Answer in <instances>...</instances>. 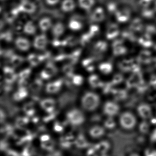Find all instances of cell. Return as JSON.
I'll return each instance as SVG.
<instances>
[{
	"instance_id": "6125c7cd",
	"label": "cell",
	"mask_w": 156,
	"mask_h": 156,
	"mask_svg": "<svg viewBox=\"0 0 156 156\" xmlns=\"http://www.w3.org/2000/svg\"><path fill=\"white\" fill-rule=\"evenodd\" d=\"M152 7H153V9H154L156 13V0H155V2H154V4H153Z\"/></svg>"
},
{
	"instance_id": "db71d44e",
	"label": "cell",
	"mask_w": 156,
	"mask_h": 156,
	"mask_svg": "<svg viewBox=\"0 0 156 156\" xmlns=\"http://www.w3.org/2000/svg\"><path fill=\"white\" fill-rule=\"evenodd\" d=\"M145 156H156V150L148 149L145 151Z\"/></svg>"
},
{
	"instance_id": "cb8c5ba5",
	"label": "cell",
	"mask_w": 156,
	"mask_h": 156,
	"mask_svg": "<svg viewBox=\"0 0 156 156\" xmlns=\"http://www.w3.org/2000/svg\"><path fill=\"white\" fill-rule=\"evenodd\" d=\"M23 32L27 35H34L36 32V27L32 21L27 22L23 26Z\"/></svg>"
},
{
	"instance_id": "be15d7a7",
	"label": "cell",
	"mask_w": 156,
	"mask_h": 156,
	"mask_svg": "<svg viewBox=\"0 0 156 156\" xmlns=\"http://www.w3.org/2000/svg\"><path fill=\"white\" fill-rule=\"evenodd\" d=\"M129 156H140L139 154H138L136 153H132L131 154L129 155Z\"/></svg>"
},
{
	"instance_id": "e0dca14e",
	"label": "cell",
	"mask_w": 156,
	"mask_h": 156,
	"mask_svg": "<svg viewBox=\"0 0 156 156\" xmlns=\"http://www.w3.org/2000/svg\"><path fill=\"white\" fill-rule=\"evenodd\" d=\"M20 9V11L24 13L32 14L36 11V7L33 2L26 0L22 2Z\"/></svg>"
},
{
	"instance_id": "bcb514c9",
	"label": "cell",
	"mask_w": 156,
	"mask_h": 156,
	"mask_svg": "<svg viewBox=\"0 0 156 156\" xmlns=\"http://www.w3.org/2000/svg\"><path fill=\"white\" fill-rule=\"evenodd\" d=\"M112 118L109 117L105 122V126L107 128H113L115 126V122Z\"/></svg>"
},
{
	"instance_id": "8d00e7d4",
	"label": "cell",
	"mask_w": 156,
	"mask_h": 156,
	"mask_svg": "<svg viewBox=\"0 0 156 156\" xmlns=\"http://www.w3.org/2000/svg\"><path fill=\"white\" fill-rule=\"evenodd\" d=\"M29 121V119L27 117H19L16 119V126L19 128L23 129L25 127V125L28 124Z\"/></svg>"
},
{
	"instance_id": "681fc988",
	"label": "cell",
	"mask_w": 156,
	"mask_h": 156,
	"mask_svg": "<svg viewBox=\"0 0 156 156\" xmlns=\"http://www.w3.org/2000/svg\"><path fill=\"white\" fill-rule=\"evenodd\" d=\"M98 31H99L98 27L96 26V25H94V26H92L90 27V30H89L88 33L90 34V35L93 38L98 33Z\"/></svg>"
},
{
	"instance_id": "91938a15",
	"label": "cell",
	"mask_w": 156,
	"mask_h": 156,
	"mask_svg": "<svg viewBox=\"0 0 156 156\" xmlns=\"http://www.w3.org/2000/svg\"><path fill=\"white\" fill-rule=\"evenodd\" d=\"M122 76H120V75H118V79L117 78V76L115 77V80H114V81H115V82H116V83H117V82L118 83V82H120V81L122 80Z\"/></svg>"
},
{
	"instance_id": "7dc6e473",
	"label": "cell",
	"mask_w": 156,
	"mask_h": 156,
	"mask_svg": "<svg viewBox=\"0 0 156 156\" xmlns=\"http://www.w3.org/2000/svg\"><path fill=\"white\" fill-rule=\"evenodd\" d=\"M139 129L140 132L143 133H147L148 132L149 126L147 122L144 121L140 125Z\"/></svg>"
},
{
	"instance_id": "8fae6325",
	"label": "cell",
	"mask_w": 156,
	"mask_h": 156,
	"mask_svg": "<svg viewBox=\"0 0 156 156\" xmlns=\"http://www.w3.org/2000/svg\"><path fill=\"white\" fill-rule=\"evenodd\" d=\"M64 80L62 79L50 82L46 85L45 90L48 94H54L58 93L62 86Z\"/></svg>"
},
{
	"instance_id": "f35d334b",
	"label": "cell",
	"mask_w": 156,
	"mask_h": 156,
	"mask_svg": "<svg viewBox=\"0 0 156 156\" xmlns=\"http://www.w3.org/2000/svg\"><path fill=\"white\" fill-rule=\"evenodd\" d=\"M92 38V36L88 32L87 33H85L82 35L80 40H79V42H80L82 46L84 47V46L88 45V43L91 41Z\"/></svg>"
},
{
	"instance_id": "ac0fdd59",
	"label": "cell",
	"mask_w": 156,
	"mask_h": 156,
	"mask_svg": "<svg viewBox=\"0 0 156 156\" xmlns=\"http://www.w3.org/2000/svg\"><path fill=\"white\" fill-rule=\"evenodd\" d=\"M76 3L74 0H63L61 2V8L65 13H69L74 10Z\"/></svg>"
},
{
	"instance_id": "f5cc1de1",
	"label": "cell",
	"mask_w": 156,
	"mask_h": 156,
	"mask_svg": "<svg viewBox=\"0 0 156 156\" xmlns=\"http://www.w3.org/2000/svg\"><path fill=\"white\" fill-rule=\"evenodd\" d=\"M34 149L31 146L27 147L25 149L23 155L25 156H30L33 153Z\"/></svg>"
},
{
	"instance_id": "9c48e42d",
	"label": "cell",
	"mask_w": 156,
	"mask_h": 156,
	"mask_svg": "<svg viewBox=\"0 0 156 156\" xmlns=\"http://www.w3.org/2000/svg\"><path fill=\"white\" fill-rule=\"evenodd\" d=\"M107 11L102 7H97L94 9L91 16V19L93 22L97 23L104 21L105 19Z\"/></svg>"
},
{
	"instance_id": "5b68a950",
	"label": "cell",
	"mask_w": 156,
	"mask_h": 156,
	"mask_svg": "<svg viewBox=\"0 0 156 156\" xmlns=\"http://www.w3.org/2000/svg\"><path fill=\"white\" fill-rule=\"evenodd\" d=\"M58 71V69L54 63L52 62H49L41 72L40 76L42 79L48 80L56 75Z\"/></svg>"
},
{
	"instance_id": "f907efd6",
	"label": "cell",
	"mask_w": 156,
	"mask_h": 156,
	"mask_svg": "<svg viewBox=\"0 0 156 156\" xmlns=\"http://www.w3.org/2000/svg\"><path fill=\"white\" fill-rule=\"evenodd\" d=\"M4 85V84H3ZM3 89L5 93H8L11 92L13 89V87L12 86V84H8V83H5V84L3 85Z\"/></svg>"
},
{
	"instance_id": "11a10c76",
	"label": "cell",
	"mask_w": 156,
	"mask_h": 156,
	"mask_svg": "<svg viewBox=\"0 0 156 156\" xmlns=\"http://www.w3.org/2000/svg\"><path fill=\"white\" fill-rule=\"evenodd\" d=\"M115 52L117 54H122L124 53L125 52V48L120 46V47H116L115 48Z\"/></svg>"
},
{
	"instance_id": "8992f818",
	"label": "cell",
	"mask_w": 156,
	"mask_h": 156,
	"mask_svg": "<svg viewBox=\"0 0 156 156\" xmlns=\"http://www.w3.org/2000/svg\"><path fill=\"white\" fill-rule=\"evenodd\" d=\"M132 12L127 7L119 8L115 14L117 21L120 23H125L128 21L131 18Z\"/></svg>"
},
{
	"instance_id": "7a4b0ae2",
	"label": "cell",
	"mask_w": 156,
	"mask_h": 156,
	"mask_svg": "<svg viewBox=\"0 0 156 156\" xmlns=\"http://www.w3.org/2000/svg\"><path fill=\"white\" fill-rule=\"evenodd\" d=\"M77 90H71L62 94L58 98L57 104L59 108H65L75 103L77 99Z\"/></svg>"
},
{
	"instance_id": "7bdbcfd3",
	"label": "cell",
	"mask_w": 156,
	"mask_h": 156,
	"mask_svg": "<svg viewBox=\"0 0 156 156\" xmlns=\"http://www.w3.org/2000/svg\"><path fill=\"white\" fill-rule=\"evenodd\" d=\"M65 39L66 42V46H70V47H73L75 46L79 42V40H78L77 39L73 36H69Z\"/></svg>"
},
{
	"instance_id": "52a82bcc",
	"label": "cell",
	"mask_w": 156,
	"mask_h": 156,
	"mask_svg": "<svg viewBox=\"0 0 156 156\" xmlns=\"http://www.w3.org/2000/svg\"><path fill=\"white\" fill-rule=\"evenodd\" d=\"M50 59V55L47 52L43 54L31 53L28 55L27 60L31 66L36 67L44 61Z\"/></svg>"
},
{
	"instance_id": "680465c9",
	"label": "cell",
	"mask_w": 156,
	"mask_h": 156,
	"mask_svg": "<svg viewBox=\"0 0 156 156\" xmlns=\"http://www.w3.org/2000/svg\"><path fill=\"white\" fill-rule=\"evenodd\" d=\"M6 113H5V111L2 109H1V120L2 122L6 118Z\"/></svg>"
},
{
	"instance_id": "3957f363",
	"label": "cell",
	"mask_w": 156,
	"mask_h": 156,
	"mask_svg": "<svg viewBox=\"0 0 156 156\" xmlns=\"http://www.w3.org/2000/svg\"><path fill=\"white\" fill-rule=\"evenodd\" d=\"M120 127L126 130H131L136 126L137 120L135 115L129 111L123 112L119 117Z\"/></svg>"
},
{
	"instance_id": "d4e9b609",
	"label": "cell",
	"mask_w": 156,
	"mask_h": 156,
	"mask_svg": "<svg viewBox=\"0 0 156 156\" xmlns=\"http://www.w3.org/2000/svg\"><path fill=\"white\" fill-rule=\"evenodd\" d=\"M88 82L91 87L98 88L103 86V83L99 77L95 74H92L88 78Z\"/></svg>"
},
{
	"instance_id": "60d3db41",
	"label": "cell",
	"mask_w": 156,
	"mask_h": 156,
	"mask_svg": "<svg viewBox=\"0 0 156 156\" xmlns=\"http://www.w3.org/2000/svg\"><path fill=\"white\" fill-rule=\"evenodd\" d=\"M1 39L8 42H10L13 40V35L10 31H6L1 34Z\"/></svg>"
},
{
	"instance_id": "9a60e30c",
	"label": "cell",
	"mask_w": 156,
	"mask_h": 156,
	"mask_svg": "<svg viewBox=\"0 0 156 156\" xmlns=\"http://www.w3.org/2000/svg\"><path fill=\"white\" fill-rule=\"evenodd\" d=\"M68 28L73 31H78L83 29V23L82 19L77 16H74L69 20Z\"/></svg>"
},
{
	"instance_id": "ee69618b",
	"label": "cell",
	"mask_w": 156,
	"mask_h": 156,
	"mask_svg": "<svg viewBox=\"0 0 156 156\" xmlns=\"http://www.w3.org/2000/svg\"><path fill=\"white\" fill-rule=\"evenodd\" d=\"M14 54L15 53H14V51L11 49H9L5 50H3V51L2 49L1 52V55L3 56L5 59H9V60Z\"/></svg>"
},
{
	"instance_id": "7402d4cb",
	"label": "cell",
	"mask_w": 156,
	"mask_h": 156,
	"mask_svg": "<svg viewBox=\"0 0 156 156\" xmlns=\"http://www.w3.org/2000/svg\"><path fill=\"white\" fill-rule=\"evenodd\" d=\"M39 27L43 32L47 31L52 27L51 20L48 17L42 18L39 21Z\"/></svg>"
},
{
	"instance_id": "b9f144b4",
	"label": "cell",
	"mask_w": 156,
	"mask_h": 156,
	"mask_svg": "<svg viewBox=\"0 0 156 156\" xmlns=\"http://www.w3.org/2000/svg\"><path fill=\"white\" fill-rule=\"evenodd\" d=\"M83 78L81 75L79 74H74L73 76V82L74 86H81L83 83Z\"/></svg>"
},
{
	"instance_id": "d590c367",
	"label": "cell",
	"mask_w": 156,
	"mask_h": 156,
	"mask_svg": "<svg viewBox=\"0 0 156 156\" xmlns=\"http://www.w3.org/2000/svg\"><path fill=\"white\" fill-rule=\"evenodd\" d=\"M155 0H137V5L140 9L152 7Z\"/></svg>"
},
{
	"instance_id": "603a6c76",
	"label": "cell",
	"mask_w": 156,
	"mask_h": 156,
	"mask_svg": "<svg viewBox=\"0 0 156 156\" xmlns=\"http://www.w3.org/2000/svg\"><path fill=\"white\" fill-rule=\"evenodd\" d=\"M43 87V82L40 78L34 80L29 86L30 90L33 93L37 94L41 90Z\"/></svg>"
},
{
	"instance_id": "f546056e",
	"label": "cell",
	"mask_w": 156,
	"mask_h": 156,
	"mask_svg": "<svg viewBox=\"0 0 156 156\" xmlns=\"http://www.w3.org/2000/svg\"><path fill=\"white\" fill-rule=\"evenodd\" d=\"M119 32V29L115 24H111L108 28L106 36L108 39H112L117 36Z\"/></svg>"
},
{
	"instance_id": "d6a6232c",
	"label": "cell",
	"mask_w": 156,
	"mask_h": 156,
	"mask_svg": "<svg viewBox=\"0 0 156 156\" xmlns=\"http://www.w3.org/2000/svg\"><path fill=\"white\" fill-rule=\"evenodd\" d=\"M9 61L13 67H19L24 62V59L22 56L14 54L10 59Z\"/></svg>"
},
{
	"instance_id": "f1b7e54d",
	"label": "cell",
	"mask_w": 156,
	"mask_h": 156,
	"mask_svg": "<svg viewBox=\"0 0 156 156\" xmlns=\"http://www.w3.org/2000/svg\"><path fill=\"white\" fill-rule=\"evenodd\" d=\"M81 53H82V50L81 49H79L74 51L70 54H68L67 60L69 61L70 63L73 65H74L76 63H77L80 58Z\"/></svg>"
},
{
	"instance_id": "816d5d0a",
	"label": "cell",
	"mask_w": 156,
	"mask_h": 156,
	"mask_svg": "<svg viewBox=\"0 0 156 156\" xmlns=\"http://www.w3.org/2000/svg\"><path fill=\"white\" fill-rule=\"evenodd\" d=\"M28 85V79H20L18 81L19 87H26Z\"/></svg>"
},
{
	"instance_id": "ffe728a7",
	"label": "cell",
	"mask_w": 156,
	"mask_h": 156,
	"mask_svg": "<svg viewBox=\"0 0 156 156\" xmlns=\"http://www.w3.org/2000/svg\"><path fill=\"white\" fill-rule=\"evenodd\" d=\"M65 30L64 24L62 22H57L52 27V33L55 39H58L63 34Z\"/></svg>"
},
{
	"instance_id": "9f6ffc18",
	"label": "cell",
	"mask_w": 156,
	"mask_h": 156,
	"mask_svg": "<svg viewBox=\"0 0 156 156\" xmlns=\"http://www.w3.org/2000/svg\"><path fill=\"white\" fill-rule=\"evenodd\" d=\"M60 0H45L46 3L49 6H54L57 5L59 2Z\"/></svg>"
},
{
	"instance_id": "ba28073f",
	"label": "cell",
	"mask_w": 156,
	"mask_h": 156,
	"mask_svg": "<svg viewBox=\"0 0 156 156\" xmlns=\"http://www.w3.org/2000/svg\"><path fill=\"white\" fill-rule=\"evenodd\" d=\"M119 106L113 101H107L105 103L103 108L104 113L109 117L116 116L119 111Z\"/></svg>"
},
{
	"instance_id": "74e56055",
	"label": "cell",
	"mask_w": 156,
	"mask_h": 156,
	"mask_svg": "<svg viewBox=\"0 0 156 156\" xmlns=\"http://www.w3.org/2000/svg\"><path fill=\"white\" fill-rule=\"evenodd\" d=\"M62 70L66 76H72L74 74L73 72L74 70V68L73 67V65L71 63H68V64H66L64 65Z\"/></svg>"
},
{
	"instance_id": "6da1fadb",
	"label": "cell",
	"mask_w": 156,
	"mask_h": 156,
	"mask_svg": "<svg viewBox=\"0 0 156 156\" xmlns=\"http://www.w3.org/2000/svg\"><path fill=\"white\" fill-rule=\"evenodd\" d=\"M100 103V99L98 95L90 91L86 92L81 99L82 107L88 111H93L96 110Z\"/></svg>"
},
{
	"instance_id": "30bf717a",
	"label": "cell",
	"mask_w": 156,
	"mask_h": 156,
	"mask_svg": "<svg viewBox=\"0 0 156 156\" xmlns=\"http://www.w3.org/2000/svg\"><path fill=\"white\" fill-rule=\"evenodd\" d=\"M4 81L5 83L12 84L18 78V75L16 74L14 69L9 66H5L3 68Z\"/></svg>"
},
{
	"instance_id": "c3c4849f",
	"label": "cell",
	"mask_w": 156,
	"mask_h": 156,
	"mask_svg": "<svg viewBox=\"0 0 156 156\" xmlns=\"http://www.w3.org/2000/svg\"><path fill=\"white\" fill-rule=\"evenodd\" d=\"M76 144L77 147H80V148H83V147L86 146L87 142L84 138L83 136H80L76 139Z\"/></svg>"
},
{
	"instance_id": "6f0895ef",
	"label": "cell",
	"mask_w": 156,
	"mask_h": 156,
	"mask_svg": "<svg viewBox=\"0 0 156 156\" xmlns=\"http://www.w3.org/2000/svg\"><path fill=\"white\" fill-rule=\"evenodd\" d=\"M54 129L55 131L61 132L63 130L62 125L58 122H56L55 124Z\"/></svg>"
},
{
	"instance_id": "e575fe53",
	"label": "cell",
	"mask_w": 156,
	"mask_h": 156,
	"mask_svg": "<svg viewBox=\"0 0 156 156\" xmlns=\"http://www.w3.org/2000/svg\"><path fill=\"white\" fill-rule=\"evenodd\" d=\"M96 148L101 153H105L109 150L110 144L107 141H103L98 144Z\"/></svg>"
},
{
	"instance_id": "5bb4252c",
	"label": "cell",
	"mask_w": 156,
	"mask_h": 156,
	"mask_svg": "<svg viewBox=\"0 0 156 156\" xmlns=\"http://www.w3.org/2000/svg\"><path fill=\"white\" fill-rule=\"evenodd\" d=\"M40 105L44 110L49 114L55 111L56 101L54 99L48 98L41 100Z\"/></svg>"
},
{
	"instance_id": "836d02e7",
	"label": "cell",
	"mask_w": 156,
	"mask_h": 156,
	"mask_svg": "<svg viewBox=\"0 0 156 156\" xmlns=\"http://www.w3.org/2000/svg\"><path fill=\"white\" fill-rule=\"evenodd\" d=\"M100 71L104 74H108L112 70V66L109 63H103L99 66Z\"/></svg>"
},
{
	"instance_id": "e7e4bbea",
	"label": "cell",
	"mask_w": 156,
	"mask_h": 156,
	"mask_svg": "<svg viewBox=\"0 0 156 156\" xmlns=\"http://www.w3.org/2000/svg\"></svg>"
},
{
	"instance_id": "484cf974",
	"label": "cell",
	"mask_w": 156,
	"mask_h": 156,
	"mask_svg": "<svg viewBox=\"0 0 156 156\" xmlns=\"http://www.w3.org/2000/svg\"><path fill=\"white\" fill-rule=\"evenodd\" d=\"M23 110L25 114L29 117H32L35 113L34 103L33 101L25 103L23 105Z\"/></svg>"
},
{
	"instance_id": "4fadbf2b",
	"label": "cell",
	"mask_w": 156,
	"mask_h": 156,
	"mask_svg": "<svg viewBox=\"0 0 156 156\" xmlns=\"http://www.w3.org/2000/svg\"><path fill=\"white\" fill-rule=\"evenodd\" d=\"M48 39L44 34H40L35 37L34 40L33 45L35 49L43 50L47 47Z\"/></svg>"
},
{
	"instance_id": "7c38bea8",
	"label": "cell",
	"mask_w": 156,
	"mask_h": 156,
	"mask_svg": "<svg viewBox=\"0 0 156 156\" xmlns=\"http://www.w3.org/2000/svg\"><path fill=\"white\" fill-rule=\"evenodd\" d=\"M137 112L140 117L145 120L149 119L152 116V110L150 106L145 103L140 104L139 106L137 108Z\"/></svg>"
},
{
	"instance_id": "44dd1931",
	"label": "cell",
	"mask_w": 156,
	"mask_h": 156,
	"mask_svg": "<svg viewBox=\"0 0 156 156\" xmlns=\"http://www.w3.org/2000/svg\"><path fill=\"white\" fill-rule=\"evenodd\" d=\"M28 93L26 87H19L18 91L13 94L12 97L13 100L16 101H20L28 97Z\"/></svg>"
},
{
	"instance_id": "f6af8a7d",
	"label": "cell",
	"mask_w": 156,
	"mask_h": 156,
	"mask_svg": "<svg viewBox=\"0 0 156 156\" xmlns=\"http://www.w3.org/2000/svg\"><path fill=\"white\" fill-rule=\"evenodd\" d=\"M42 146L44 148L47 150H51L53 148L54 146V142L52 140L46 141H43Z\"/></svg>"
},
{
	"instance_id": "ab89813d",
	"label": "cell",
	"mask_w": 156,
	"mask_h": 156,
	"mask_svg": "<svg viewBox=\"0 0 156 156\" xmlns=\"http://www.w3.org/2000/svg\"><path fill=\"white\" fill-rule=\"evenodd\" d=\"M31 73V69L30 68H26L21 71L19 73L18 76L20 79H28V78L30 75Z\"/></svg>"
},
{
	"instance_id": "1f68e13d",
	"label": "cell",
	"mask_w": 156,
	"mask_h": 156,
	"mask_svg": "<svg viewBox=\"0 0 156 156\" xmlns=\"http://www.w3.org/2000/svg\"><path fill=\"white\" fill-rule=\"evenodd\" d=\"M94 50L93 53H100L103 52L106 50L107 44L104 41L98 42L94 46Z\"/></svg>"
},
{
	"instance_id": "d6986e66",
	"label": "cell",
	"mask_w": 156,
	"mask_h": 156,
	"mask_svg": "<svg viewBox=\"0 0 156 156\" xmlns=\"http://www.w3.org/2000/svg\"><path fill=\"white\" fill-rule=\"evenodd\" d=\"M78 6L80 8L85 11L91 10L96 4V0H78Z\"/></svg>"
},
{
	"instance_id": "83f0119b",
	"label": "cell",
	"mask_w": 156,
	"mask_h": 156,
	"mask_svg": "<svg viewBox=\"0 0 156 156\" xmlns=\"http://www.w3.org/2000/svg\"><path fill=\"white\" fill-rule=\"evenodd\" d=\"M95 60L92 57L87 58L83 60L82 61V65L83 67L89 72H92L94 70Z\"/></svg>"
},
{
	"instance_id": "4dcf8cb0",
	"label": "cell",
	"mask_w": 156,
	"mask_h": 156,
	"mask_svg": "<svg viewBox=\"0 0 156 156\" xmlns=\"http://www.w3.org/2000/svg\"><path fill=\"white\" fill-rule=\"evenodd\" d=\"M141 15L143 19H152L156 15V12L153 9V7L144 8L141 9Z\"/></svg>"
},
{
	"instance_id": "277c9868",
	"label": "cell",
	"mask_w": 156,
	"mask_h": 156,
	"mask_svg": "<svg viewBox=\"0 0 156 156\" xmlns=\"http://www.w3.org/2000/svg\"><path fill=\"white\" fill-rule=\"evenodd\" d=\"M66 117L68 121L73 125H80L85 119L83 113L77 108H73L68 111Z\"/></svg>"
},
{
	"instance_id": "4316f807",
	"label": "cell",
	"mask_w": 156,
	"mask_h": 156,
	"mask_svg": "<svg viewBox=\"0 0 156 156\" xmlns=\"http://www.w3.org/2000/svg\"><path fill=\"white\" fill-rule=\"evenodd\" d=\"M90 134L94 138H100L105 134V130L103 127L96 126L93 127L90 130Z\"/></svg>"
},
{
	"instance_id": "2e32d148",
	"label": "cell",
	"mask_w": 156,
	"mask_h": 156,
	"mask_svg": "<svg viewBox=\"0 0 156 156\" xmlns=\"http://www.w3.org/2000/svg\"><path fill=\"white\" fill-rule=\"evenodd\" d=\"M15 46L17 49L22 51H27L31 47L30 42L29 40L23 37H18L15 41Z\"/></svg>"
},
{
	"instance_id": "94428289",
	"label": "cell",
	"mask_w": 156,
	"mask_h": 156,
	"mask_svg": "<svg viewBox=\"0 0 156 156\" xmlns=\"http://www.w3.org/2000/svg\"><path fill=\"white\" fill-rule=\"evenodd\" d=\"M41 139L42 141H46L50 140V137H49V136H47V135H44V136H43L42 137H41Z\"/></svg>"
}]
</instances>
